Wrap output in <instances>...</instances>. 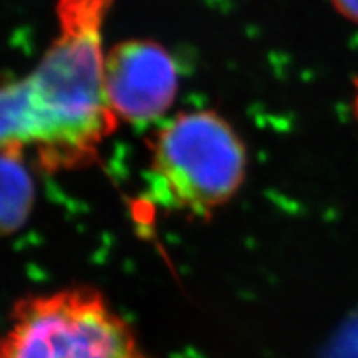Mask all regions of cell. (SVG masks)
I'll return each instance as SVG.
<instances>
[{
    "mask_svg": "<svg viewBox=\"0 0 358 358\" xmlns=\"http://www.w3.org/2000/svg\"><path fill=\"white\" fill-rule=\"evenodd\" d=\"M111 0H58L60 32L24 78L0 85V151H32L47 171L92 164L115 131L103 88Z\"/></svg>",
    "mask_w": 358,
    "mask_h": 358,
    "instance_id": "obj_1",
    "label": "cell"
},
{
    "mask_svg": "<svg viewBox=\"0 0 358 358\" xmlns=\"http://www.w3.org/2000/svg\"><path fill=\"white\" fill-rule=\"evenodd\" d=\"M248 171V153L234 128L214 111L176 116L151 150L150 182L156 201L196 219L234 198Z\"/></svg>",
    "mask_w": 358,
    "mask_h": 358,
    "instance_id": "obj_2",
    "label": "cell"
},
{
    "mask_svg": "<svg viewBox=\"0 0 358 358\" xmlns=\"http://www.w3.org/2000/svg\"><path fill=\"white\" fill-rule=\"evenodd\" d=\"M0 358H146L131 325L100 290L25 295L0 334Z\"/></svg>",
    "mask_w": 358,
    "mask_h": 358,
    "instance_id": "obj_3",
    "label": "cell"
},
{
    "mask_svg": "<svg viewBox=\"0 0 358 358\" xmlns=\"http://www.w3.org/2000/svg\"><path fill=\"white\" fill-rule=\"evenodd\" d=\"M103 88L116 120L146 124L161 118L178 92V69L151 40H124L103 58Z\"/></svg>",
    "mask_w": 358,
    "mask_h": 358,
    "instance_id": "obj_4",
    "label": "cell"
},
{
    "mask_svg": "<svg viewBox=\"0 0 358 358\" xmlns=\"http://www.w3.org/2000/svg\"><path fill=\"white\" fill-rule=\"evenodd\" d=\"M35 203V187L24 156L0 151V237L20 231Z\"/></svg>",
    "mask_w": 358,
    "mask_h": 358,
    "instance_id": "obj_5",
    "label": "cell"
},
{
    "mask_svg": "<svg viewBox=\"0 0 358 358\" xmlns=\"http://www.w3.org/2000/svg\"><path fill=\"white\" fill-rule=\"evenodd\" d=\"M330 3L343 19L358 25V0H330Z\"/></svg>",
    "mask_w": 358,
    "mask_h": 358,
    "instance_id": "obj_6",
    "label": "cell"
},
{
    "mask_svg": "<svg viewBox=\"0 0 358 358\" xmlns=\"http://www.w3.org/2000/svg\"><path fill=\"white\" fill-rule=\"evenodd\" d=\"M353 87H355V98H353V108H355V116L358 122V78L353 80Z\"/></svg>",
    "mask_w": 358,
    "mask_h": 358,
    "instance_id": "obj_7",
    "label": "cell"
}]
</instances>
